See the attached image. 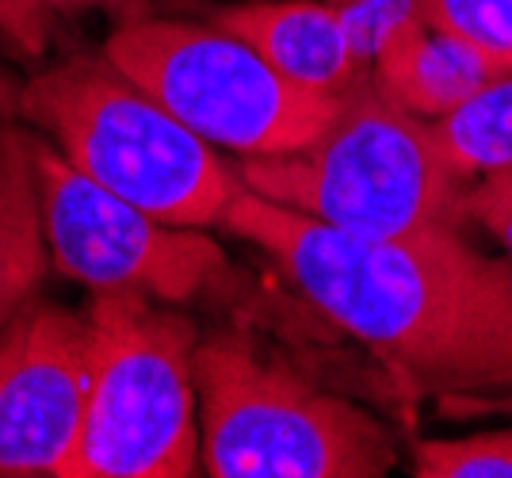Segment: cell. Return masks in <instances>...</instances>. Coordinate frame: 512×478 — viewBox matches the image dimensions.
<instances>
[{"instance_id":"obj_1","label":"cell","mask_w":512,"mask_h":478,"mask_svg":"<svg viewBox=\"0 0 512 478\" xmlns=\"http://www.w3.org/2000/svg\"><path fill=\"white\" fill-rule=\"evenodd\" d=\"M218 226L268 253L306 303L413 394L512 391V261L486 257L463 230L352 234L241 180Z\"/></svg>"},{"instance_id":"obj_2","label":"cell","mask_w":512,"mask_h":478,"mask_svg":"<svg viewBox=\"0 0 512 478\" xmlns=\"http://www.w3.org/2000/svg\"><path fill=\"white\" fill-rule=\"evenodd\" d=\"M237 180L329 226L371 238L463 230L470 176L440 153L428 119L386 100L371 77L341 92L329 127L302 150L241 157Z\"/></svg>"},{"instance_id":"obj_3","label":"cell","mask_w":512,"mask_h":478,"mask_svg":"<svg viewBox=\"0 0 512 478\" xmlns=\"http://www.w3.org/2000/svg\"><path fill=\"white\" fill-rule=\"evenodd\" d=\"M20 115L65 161L172 226H218L237 173L104 54L65 58L20 92Z\"/></svg>"},{"instance_id":"obj_4","label":"cell","mask_w":512,"mask_h":478,"mask_svg":"<svg viewBox=\"0 0 512 478\" xmlns=\"http://www.w3.org/2000/svg\"><path fill=\"white\" fill-rule=\"evenodd\" d=\"M199 463L214 478H383L394 440L367 410L318 391L241 333L199 337Z\"/></svg>"},{"instance_id":"obj_5","label":"cell","mask_w":512,"mask_h":478,"mask_svg":"<svg viewBox=\"0 0 512 478\" xmlns=\"http://www.w3.org/2000/svg\"><path fill=\"white\" fill-rule=\"evenodd\" d=\"M85 329V421L62 478H192V318L146 295L107 291Z\"/></svg>"},{"instance_id":"obj_6","label":"cell","mask_w":512,"mask_h":478,"mask_svg":"<svg viewBox=\"0 0 512 478\" xmlns=\"http://www.w3.org/2000/svg\"><path fill=\"white\" fill-rule=\"evenodd\" d=\"M104 58L192 134L241 157L302 150L337 115L341 96L295 85L218 23L127 20Z\"/></svg>"},{"instance_id":"obj_7","label":"cell","mask_w":512,"mask_h":478,"mask_svg":"<svg viewBox=\"0 0 512 478\" xmlns=\"http://www.w3.org/2000/svg\"><path fill=\"white\" fill-rule=\"evenodd\" d=\"M39 184L46 249L65 276L96 295L130 291L157 303L222 299L249 287L199 226H172L77 173L43 138H27Z\"/></svg>"},{"instance_id":"obj_8","label":"cell","mask_w":512,"mask_h":478,"mask_svg":"<svg viewBox=\"0 0 512 478\" xmlns=\"http://www.w3.org/2000/svg\"><path fill=\"white\" fill-rule=\"evenodd\" d=\"M85 318L27 299L0 329V478H62L85 421Z\"/></svg>"},{"instance_id":"obj_9","label":"cell","mask_w":512,"mask_h":478,"mask_svg":"<svg viewBox=\"0 0 512 478\" xmlns=\"http://www.w3.org/2000/svg\"><path fill=\"white\" fill-rule=\"evenodd\" d=\"M222 31L253 46L256 54L276 66L295 85L341 96L371 69L356 54L341 20L325 0H276V4H234L211 16Z\"/></svg>"},{"instance_id":"obj_10","label":"cell","mask_w":512,"mask_h":478,"mask_svg":"<svg viewBox=\"0 0 512 478\" xmlns=\"http://www.w3.org/2000/svg\"><path fill=\"white\" fill-rule=\"evenodd\" d=\"M493 77H501V69L478 46L425 20L394 35L371 62V81L386 100L421 119H440L459 108Z\"/></svg>"},{"instance_id":"obj_11","label":"cell","mask_w":512,"mask_h":478,"mask_svg":"<svg viewBox=\"0 0 512 478\" xmlns=\"http://www.w3.org/2000/svg\"><path fill=\"white\" fill-rule=\"evenodd\" d=\"M46 253L50 249L27 134L0 131V329L35 295Z\"/></svg>"},{"instance_id":"obj_12","label":"cell","mask_w":512,"mask_h":478,"mask_svg":"<svg viewBox=\"0 0 512 478\" xmlns=\"http://www.w3.org/2000/svg\"><path fill=\"white\" fill-rule=\"evenodd\" d=\"M428 131L440 153L470 180L512 169V73L493 77L440 119H428Z\"/></svg>"},{"instance_id":"obj_13","label":"cell","mask_w":512,"mask_h":478,"mask_svg":"<svg viewBox=\"0 0 512 478\" xmlns=\"http://www.w3.org/2000/svg\"><path fill=\"white\" fill-rule=\"evenodd\" d=\"M417 478H512V429L467 440H417Z\"/></svg>"},{"instance_id":"obj_14","label":"cell","mask_w":512,"mask_h":478,"mask_svg":"<svg viewBox=\"0 0 512 478\" xmlns=\"http://www.w3.org/2000/svg\"><path fill=\"white\" fill-rule=\"evenodd\" d=\"M425 23L474 43L501 73H512V0H421Z\"/></svg>"},{"instance_id":"obj_15","label":"cell","mask_w":512,"mask_h":478,"mask_svg":"<svg viewBox=\"0 0 512 478\" xmlns=\"http://www.w3.org/2000/svg\"><path fill=\"white\" fill-rule=\"evenodd\" d=\"M325 4L341 20L367 69L394 35H402L406 27L425 20L421 0H325Z\"/></svg>"},{"instance_id":"obj_16","label":"cell","mask_w":512,"mask_h":478,"mask_svg":"<svg viewBox=\"0 0 512 478\" xmlns=\"http://www.w3.org/2000/svg\"><path fill=\"white\" fill-rule=\"evenodd\" d=\"M127 0H0V39L20 50V54H39L54 27L69 16H85L96 8H119Z\"/></svg>"},{"instance_id":"obj_17","label":"cell","mask_w":512,"mask_h":478,"mask_svg":"<svg viewBox=\"0 0 512 478\" xmlns=\"http://www.w3.org/2000/svg\"><path fill=\"white\" fill-rule=\"evenodd\" d=\"M467 218L486 226L493 238L505 245L512 261V169L486 173L467 192Z\"/></svg>"},{"instance_id":"obj_18","label":"cell","mask_w":512,"mask_h":478,"mask_svg":"<svg viewBox=\"0 0 512 478\" xmlns=\"http://www.w3.org/2000/svg\"><path fill=\"white\" fill-rule=\"evenodd\" d=\"M440 406L459 417V413H512V391L501 394H448L440 398Z\"/></svg>"}]
</instances>
